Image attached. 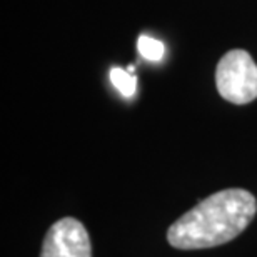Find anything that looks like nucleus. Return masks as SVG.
Masks as SVG:
<instances>
[{"label":"nucleus","mask_w":257,"mask_h":257,"mask_svg":"<svg viewBox=\"0 0 257 257\" xmlns=\"http://www.w3.org/2000/svg\"><path fill=\"white\" fill-rule=\"evenodd\" d=\"M255 212V197L249 191H219L181 215L169 227L167 240L172 247L182 250L222 245L247 229Z\"/></svg>","instance_id":"nucleus-1"},{"label":"nucleus","mask_w":257,"mask_h":257,"mask_svg":"<svg viewBox=\"0 0 257 257\" xmlns=\"http://www.w3.org/2000/svg\"><path fill=\"white\" fill-rule=\"evenodd\" d=\"M215 87L222 99L244 105L257 99V64L247 50H229L215 67Z\"/></svg>","instance_id":"nucleus-2"},{"label":"nucleus","mask_w":257,"mask_h":257,"mask_svg":"<svg viewBox=\"0 0 257 257\" xmlns=\"http://www.w3.org/2000/svg\"><path fill=\"white\" fill-rule=\"evenodd\" d=\"M40 257H92L87 229L74 217L57 220L45 234Z\"/></svg>","instance_id":"nucleus-3"},{"label":"nucleus","mask_w":257,"mask_h":257,"mask_svg":"<svg viewBox=\"0 0 257 257\" xmlns=\"http://www.w3.org/2000/svg\"><path fill=\"white\" fill-rule=\"evenodd\" d=\"M110 82L124 97H132L137 90V77L120 67L110 69Z\"/></svg>","instance_id":"nucleus-4"},{"label":"nucleus","mask_w":257,"mask_h":257,"mask_svg":"<svg viewBox=\"0 0 257 257\" xmlns=\"http://www.w3.org/2000/svg\"><path fill=\"white\" fill-rule=\"evenodd\" d=\"M137 49L139 54L142 55L146 60H151V62H159L162 60L164 54H166V47L161 40L152 39L149 35H141L137 40Z\"/></svg>","instance_id":"nucleus-5"}]
</instances>
